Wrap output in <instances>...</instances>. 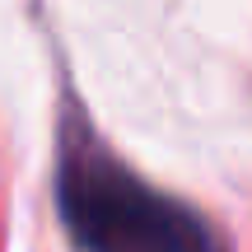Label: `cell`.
Returning <instances> with one entry per match:
<instances>
[{
	"label": "cell",
	"mask_w": 252,
	"mask_h": 252,
	"mask_svg": "<svg viewBox=\"0 0 252 252\" xmlns=\"http://www.w3.org/2000/svg\"><path fill=\"white\" fill-rule=\"evenodd\" d=\"M56 196L84 252H224L196 210L135 178L94 140L65 145Z\"/></svg>",
	"instance_id": "obj_1"
}]
</instances>
